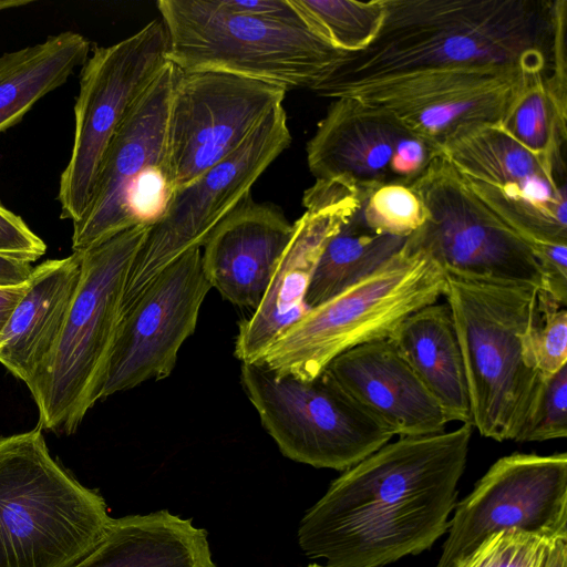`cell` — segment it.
I'll use <instances>...</instances> for the list:
<instances>
[{
  "label": "cell",
  "instance_id": "10",
  "mask_svg": "<svg viewBox=\"0 0 567 567\" xmlns=\"http://www.w3.org/2000/svg\"><path fill=\"white\" fill-rule=\"evenodd\" d=\"M412 187L427 217L408 240L445 274L548 292V278L532 245L467 188L441 152Z\"/></svg>",
  "mask_w": 567,
  "mask_h": 567
},
{
  "label": "cell",
  "instance_id": "12",
  "mask_svg": "<svg viewBox=\"0 0 567 567\" xmlns=\"http://www.w3.org/2000/svg\"><path fill=\"white\" fill-rule=\"evenodd\" d=\"M441 153L498 218L537 244H567L566 162L538 156L498 124L466 128Z\"/></svg>",
  "mask_w": 567,
  "mask_h": 567
},
{
  "label": "cell",
  "instance_id": "29",
  "mask_svg": "<svg viewBox=\"0 0 567 567\" xmlns=\"http://www.w3.org/2000/svg\"><path fill=\"white\" fill-rule=\"evenodd\" d=\"M362 189L360 212L377 233L408 238L425 223L426 207L412 185L383 184Z\"/></svg>",
  "mask_w": 567,
  "mask_h": 567
},
{
  "label": "cell",
  "instance_id": "35",
  "mask_svg": "<svg viewBox=\"0 0 567 567\" xmlns=\"http://www.w3.org/2000/svg\"><path fill=\"white\" fill-rule=\"evenodd\" d=\"M533 248L548 278L547 293L567 305V244H537Z\"/></svg>",
  "mask_w": 567,
  "mask_h": 567
},
{
  "label": "cell",
  "instance_id": "24",
  "mask_svg": "<svg viewBox=\"0 0 567 567\" xmlns=\"http://www.w3.org/2000/svg\"><path fill=\"white\" fill-rule=\"evenodd\" d=\"M389 340L449 421L471 424L463 358L447 303L434 302L414 311L399 324Z\"/></svg>",
  "mask_w": 567,
  "mask_h": 567
},
{
  "label": "cell",
  "instance_id": "38",
  "mask_svg": "<svg viewBox=\"0 0 567 567\" xmlns=\"http://www.w3.org/2000/svg\"><path fill=\"white\" fill-rule=\"evenodd\" d=\"M543 567H567V540L551 543Z\"/></svg>",
  "mask_w": 567,
  "mask_h": 567
},
{
  "label": "cell",
  "instance_id": "33",
  "mask_svg": "<svg viewBox=\"0 0 567 567\" xmlns=\"http://www.w3.org/2000/svg\"><path fill=\"white\" fill-rule=\"evenodd\" d=\"M567 0H555V24L545 83L559 116L567 121Z\"/></svg>",
  "mask_w": 567,
  "mask_h": 567
},
{
  "label": "cell",
  "instance_id": "31",
  "mask_svg": "<svg viewBox=\"0 0 567 567\" xmlns=\"http://www.w3.org/2000/svg\"><path fill=\"white\" fill-rule=\"evenodd\" d=\"M538 368L546 379L567 364L566 303L539 290L533 337Z\"/></svg>",
  "mask_w": 567,
  "mask_h": 567
},
{
  "label": "cell",
  "instance_id": "3",
  "mask_svg": "<svg viewBox=\"0 0 567 567\" xmlns=\"http://www.w3.org/2000/svg\"><path fill=\"white\" fill-rule=\"evenodd\" d=\"M538 292L446 274L443 296L463 358L471 424L498 442H517L543 390L533 344Z\"/></svg>",
  "mask_w": 567,
  "mask_h": 567
},
{
  "label": "cell",
  "instance_id": "8",
  "mask_svg": "<svg viewBox=\"0 0 567 567\" xmlns=\"http://www.w3.org/2000/svg\"><path fill=\"white\" fill-rule=\"evenodd\" d=\"M178 69L167 62L114 134L89 205L73 224L81 252L128 228L155 224L175 192L167 158V121Z\"/></svg>",
  "mask_w": 567,
  "mask_h": 567
},
{
  "label": "cell",
  "instance_id": "11",
  "mask_svg": "<svg viewBox=\"0 0 567 567\" xmlns=\"http://www.w3.org/2000/svg\"><path fill=\"white\" fill-rule=\"evenodd\" d=\"M162 20L109 47L83 64L74 104V138L61 174L60 217L76 223L85 213L104 154L117 128L168 62Z\"/></svg>",
  "mask_w": 567,
  "mask_h": 567
},
{
  "label": "cell",
  "instance_id": "40",
  "mask_svg": "<svg viewBox=\"0 0 567 567\" xmlns=\"http://www.w3.org/2000/svg\"><path fill=\"white\" fill-rule=\"evenodd\" d=\"M307 567H329V566H327V565L323 566V565H319V564L313 563V564L308 565Z\"/></svg>",
  "mask_w": 567,
  "mask_h": 567
},
{
  "label": "cell",
  "instance_id": "32",
  "mask_svg": "<svg viewBox=\"0 0 567 567\" xmlns=\"http://www.w3.org/2000/svg\"><path fill=\"white\" fill-rule=\"evenodd\" d=\"M567 436V364L545 379L534 414L517 442H543Z\"/></svg>",
  "mask_w": 567,
  "mask_h": 567
},
{
  "label": "cell",
  "instance_id": "19",
  "mask_svg": "<svg viewBox=\"0 0 567 567\" xmlns=\"http://www.w3.org/2000/svg\"><path fill=\"white\" fill-rule=\"evenodd\" d=\"M362 189L340 179H316L303 196L305 214L258 307L239 323L235 355L257 362L266 350L309 310L305 299L328 241L355 213Z\"/></svg>",
  "mask_w": 567,
  "mask_h": 567
},
{
  "label": "cell",
  "instance_id": "2",
  "mask_svg": "<svg viewBox=\"0 0 567 567\" xmlns=\"http://www.w3.org/2000/svg\"><path fill=\"white\" fill-rule=\"evenodd\" d=\"M379 34L312 91L326 97L389 76L446 68L546 73L555 0H384Z\"/></svg>",
  "mask_w": 567,
  "mask_h": 567
},
{
  "label": "cell",
  "instance_id": "17",
  "mask_svg": "<svg viewBox=\"0 0 567 567\" xmlns=\"http://www.w3.org/2000/svg\"><path fill=\"white\" fill-rule=\"evenodd\" d=\"M210 289L202 248L186 251L153 278L121 313L101 400L172 373Z\"/></svg>",
  "mask_w": 567,
  "mask_h": 567
},
{
  "label": "cell",
  "instance_id": "16",
  "mask_svg": "<svg viewBox=\"0 0 567 567\" xmlns=\"http://www.w3.org/2000/svg\"><path fill=\"white\" fill-rule=\"evenodd\" d=\"M527 74L506 66L423 70L349 86L333 97L379 106L441 150L466 128L499 124Z\"/></svg>",
  "mask_w": 567,
  "mask_h": 567
},
{
  "label": "cell",
  "instance_id": "4",
  "mask_svg": "<svg viewBox=\"0 0 567 567\" xmlns=\"http://www.w3.org/2000/svg\"><path fill=\"white\" fill-rule=\"evenodd\" d=\"M111 520L102 495L51 455L42 429L0 436V567H68Z\"/></svg>",
  "mask_w": 567,
  "mask_h": 567
},
{
  "label": "cell",
  "instance_id": "18",
  "mask_svg": "<svg viewBox=\"0 0 567 567\" xmlns=\"http://www.w3.org/2000/svg\"><path fill=\"white\" fill-rule=\"evenodd\" d=\"M306 151L316 179L360 188L412 185L441 152L388 111L352 96L334 99Z\"/></svg>",
  "mask_w": 567,
  "mask_h": 567
},
{
  "label": "cell",
  "instance_id": "5",
  "mask_svg": "<svg viewBox=\"0 0 567 567\" xmlns=\"http://www.w3.org/2000/svg\"><path fill=\"white\" fill-rule=\"evenodd\" d=\"M168 62L313 90L347 58L305 21L234 13L217 0L157 1Z\"/></svg>",
  "mask_w": 567,
  "mask_h": 567
},
{
  "label": "cell",
  "instance_id": "27",
  "mask_svg": "<svg viewBox=\"0 0 567 567\" xmlns=\"http://www.w3.org/2000/svg\"><path fill=\"white\" fill-rule=\"evenodd\" d=\"M544 72L527 74L525 82L498 124L532 153L565 161L567 121L549 96Z\"/></svg>",
  "mask_w": 567,
  "mask_h": 567
},
{
  "label": "cell",
  "instance_id": "37",
  "mask_svg": "<svg viewBox=\"0 0 567 567\" xmlns=\"http://www.w3.org/2000/svg\"><path fill=\"white\" fill-rule=\"evenodd\" d=\"M31 264L0 257V286H16L25 282L32 272Z\"/></svg>",
  "mask_w": 567,
  "mask_h": 567
},
{
  "label": "cell",
  "instance_id": "22",
  "mask_svg": "<svg viewBox=\"0 0 567 567\" xmlns=\"http://www.w3.org/2000/svg\"><path fill=\"white\" fill-rule=\"evenodd\" d=\"M81 274L82 258L76 251L35 266L0 336V363L30 393L42 379L58 346Z\"/></svg>",
  "mask_w": 567,
  "mask_h": 567
},
{
  "label": "cell",
  "instance_id": "9",
  "mask_svg": "<svg viewBox=\"0 0 567 567\" xmlns=\"http://www.w3.org/2000/svg\"><path fill=\"white\" fill-rule=\"evenodd\" d=\"M240 381L264 429L295 462L346 471L394 436L324 372L299 379L244 362Z\"/></svg>",
  "mask_w": 567,
  "mask_h": 567
},
{
  "label": "cell",
  "instance_id": "21",
  "mask_svg": "<svg viewBox=\"0 0 567 567\" xmlns=\"http://www.w3.org/2000/svg\"><path fill=\"white\" fill-rule=\"evenodd\" d=\"M293 234V224L275 206L248 194L212 231L202 247L205 275L230 303H260Z\"/></svg>",
  "mask_w": 567,
  "mask_h": 567
},
{
  "label": "cell",
  "instance_id": "6",
  "mask_svg": "<svg viewBox=\"0 0 567 567\" xmlns=\"http://www.w3.org/2000/svg\"><path fill=\"white\" fill-rule=\"evenodd\" d=\"M446 274L406 238L378 270L309 309L257 361L279 375L313 379L346 351L389 339L414 311L444 295Z\"/></svg>",
  "mask_w": 567,
  "mask_h": 567
},
{
  "label": "cell",
  "instance_id": "26",
  "mask_svg": "<svg viewBox=\"0 0 567 567\" xmlns=\"http://www.w3.org/2000/svg\"><path fill=\"white\" fill-rule=\"evenodd\" d=\"M360 206L326 245L305 299L308 309L368 277L403 247L406 238L371 229Z\"/></svg>",
  "mask_w": 567,
  "mask_h": 567
},
{
  "label": "cell",
  "instance_id": "30",
  "mask_svg": "<svg viewBox=\"0 0 567 567\" xmlns=\"http://www.w3.org/2000/svg\"><path fill=\"white\" fill-rule=\"evenodd\" d=\"M551 543L544 536L520 529L501 530L482 542L455 567H543Z\"/></svg>",
  "mask_w": 567,
  "mask_h": 567
},
{
  "label": "cell",
  "instance_id": "7",
  "mask_svg": "<svg viewBox=\"0 0 567 567\" xmlns=\"http://www.w3.org/2000/svg\"><path fill=\"white\" fill-rule=\"evenodd\" d=\"M150 228H128L80 252L74 299L48 368L31 392L40 429L70 435L101 401L126 277Z\"/></svg>",
  "mask_w": 567,
  "mask_h": 567
},
{
  "label": "cell",
  "instance_id": "20",
  "mask_svg": "<svg viewBox=\"0 0 567 567\" xmlns=\"http://www.w3.org/2000/svg\"><path fill=\"white\" fill-rule=\"evenodd\" d=\"M323 372L393 435L434 434L445 431L450 422L389 339L346 351Z\"/></svg>",
  "mask_w": 567,
  "mask_h": 567
},
{
  "label": "cell",
  "instance_id": "14",
  "mask_svg": "<svg viewBox=\"0 0 567 567\" xmlns=\"http://www.w3.org/2000/svg\"><path fill=\"white\" fill-rule=\"evenodd\" d=\"M520 529L567 540V454L513 453L498 458L455 504L434 567H455L492 534Z\"/></svg>",
  "mask_w": 567,
  "mask_h": 567
},
{
  "label": "cell",
  "instance_id": "15",
  "mask_svg": "<svg viewBox=\"0 0 567 567\" xmlns=\"http://www.w3.org/2000/svg\"><path fill=\"white\" fill-rule=\"evenodd\" d=\"M282 86L215 70L178 69L167 121L175 190L234 153L282 104Z\"/></svg>",
  "mask_w": 567,
  "mask_h": 567
},
{
  "label": "cell",
  "instance_id": "23",
  "mask_svg": "<svg viewBox=\"0 0 567 567\" xmlns=\"http://www.w3.org/2000/svg\"><path fill=\"white\" fill-rule=\"evenodd\" d=\"M68 567H217L208 533L167 509L112 518L101 539Z\"/></svg>",
  "mask_w": 567,
  "mask_h": 567
},
{
  "label": "cell",
  "instance_id": "13",
  "mask_svg": "<svg viewBox=\"0 0 567 567\" xmlns=\"http://www.w3.org/2000/svg\"><path fill=\"white\" fill-rule=\"evenodd\" d=\"M287 115L276 106L234 153L174 192L151 226L128 270L122 311L165 267L202 248L216 226L248 195L266 168L289 146Z\"/></svg>",
  "mask_w": 567,
  "mask_h": 567
},
{
  "label": "cell",
  "instance_id": "36",
  "mask_svg": "<svg viewBox=\"0 0 567 567\" xmlns=\"http://www.w3.org/2000/svg\"><path fill=\"white\" fill-rule=\"evenodd\" d=\"M29 279L16 286H0V336L3 332L8 320L16 306L23 297L28 288Z\"/></svg>",
  "mask_w": 567,
  "mask_h": 567
},
{
  "label": "cell",
  "instance_id": "28",
  "mask_svg": "<svg viewBox=\"0 0 567 567\" xmlns=\"http://www.w3.org/2000/svg\"><path fill=\"white\" fill-rule=\"evenodd\" d=\"M306 23L334 49L355 54L365 50L382 27L384 0H291Z\"/></svg>",
  "mask_w": 567,
  "mask_h": 567
},
{
  "label": "cell",
  "instance_id": "25",
  "mask_svg": "<svg viewBox=\"0 0 567 567\" xmlns=\"http://www.w3.org/2000/svg\"><path fill=\"white\" fill-rule=\"evenodd\" d=\"M91 44L73 31L0 56V133L18 124L38 101L66 82L89 59Z\"/></svg>",
  "mask_w": 567,
  "mask_h": 567
},
{
  "label": "cell",
  "instance_id": "39",
  "mask_svg": "<svg viewBox=\"0 0 567 567\" xmlns=\"http://www.w3.org/2000/svg\"><path fill=\"white\" fill-rule=\"evenodd\" d=\"M29 0H0V10L29 4Z\"/></svg>",
  "mask_w": 567,
  "mask_h": 567
},
{
  "label": "cell",
  "instance_id": "34",
  "mask_svg": "<svg viewBox=\"0 0 567 567\" xmlns=\"http://www.w3.org/2000/svg\"><path fill=\"white\" fill-rule=\"evenodd\" d=\"M45 251V243L27 223L0 204V257L31 264Z\"/></svg>",
  "mask_w": 567,
  "mask_h": 567
},
{
  "label": "cell",
  "instance_id": "1",
  "mask_svg": "<svg viewBox=\"0 0 567 567\" xmlns=\"http://www.w3.org/2000/svg\"><path fill=\"white\" fill-rule=\"evenodd\" d=\"M473 426L388 442L343 471L298 526V544L329 567H384L447 532Z\"/></svg>",
  "mask_w": 567,
  "mask_h": 567
}]
</instances>
